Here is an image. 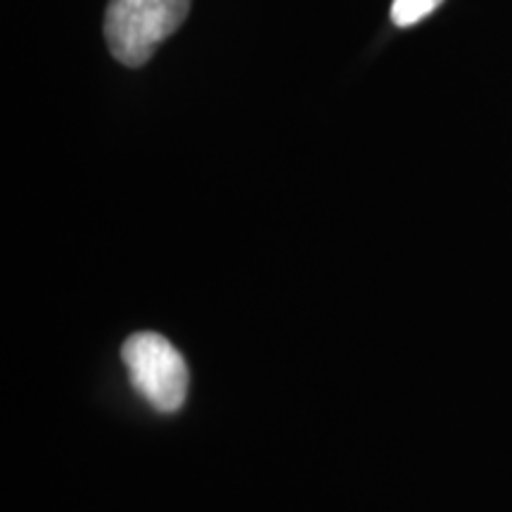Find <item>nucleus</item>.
<instances>
[{"label": "nucleus", "instance_id": "obj_3", "mask_svg": "<svg viewBox=\"0 0 512 512\" xmlns=\"http://www.w3.org/2000/svg\"><path fill=\"white\" fill-rule=\"evenodd\" d=\"M444 0H394L392 3V22L396 27H413L430 17Z\"/></svg>", "mask_w": 512, "mask_h": 512}, {"label": "nucleus", "instance_id": "obj_1", "mask_svg": "<svg viewBox=\"0 0 512 512\" xmlns=\"http://www.w3.org/2000/svg\"><path fill=\"white\" fill-rule=\"evenodd\" d=\"M183 22L166 0H110L102 29L114 60L136 69L150 62Z\"/></svg>", "mask_w": 512, "mask_h": 512}, {"label": "nucleus", "instance_id": "obj_2", "mask_svg": "<svg viewBox=\"0 0 512 512\" xmlns=\"http://www.w3.org/2000/svg\"><path fill=\"white\" fill-rule=\"evenodd\" d=\"M121 358L138 394L159 413H174L188 394V366L181 351L157 332H138L121 347Z\"/></svg>", "mask_w": 512, "mask_h": 512}]
</instances>
